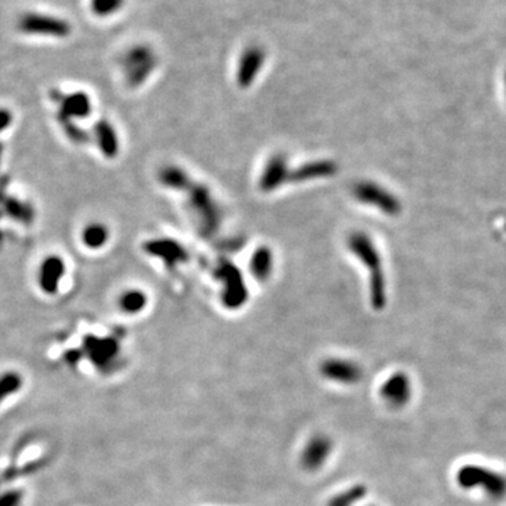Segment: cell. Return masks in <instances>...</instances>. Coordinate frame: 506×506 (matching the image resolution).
<instances>
[{
  "instance_id": "cell-5",
  "label": "cell",
  "mask_w": 506,
  "mask_h": 506,
  "mask_svg": "<svg viewBox=\"0 0 506 506\" xmlns=\"http://www.w3.org/2000/svg\"><path fill=\"white\" fill-rule=\"evenodd\" d=\"M83 351L91 359V362L99 369H107L117 358L120 352L118 342L112 336H86L83 342Z\"/></svg>"
},
{
  "instance_id": "cell-11",
  "label": "cell",
  "mask_w": 506,
  "mask_h": 506,
  "mask_svg": "<svg viewBox=\"0 0 506 506\" xmlns=\"http://www.w3.org/2000/svg\"><path fill=\"white\" fill-rule=\"evenodd\" d=\"M82 243L91 250L103 249L110 240V229L100 221H92L82 229Z\"/></svg>"
},
{
  "instance_id": "cell-16",
  "label": "cell",
  "mask_w": 506,
  "mask_h": 506,
  "mask_svg": "<svg viewBox=\"0 0 506 506\" xmlns=\"http://www.w3.org/2000/svg\"><path fill=\"white\" fill-rule=\"evenodd\" d=\"M124 5V0H91L92 10L96 16L107 17L118 12Z\"/></svg>"
},
{
  "instance_id": "cell-17",
  "label": "cell",
  "mask_w": 506,
  "mask_h": 506,
  "mask_svg": "<svg viewBox=\"0 0 506 506\" xmlns=\"http://www.w3.org/2000/svg\"><path fill=\"white\" fill-rule=\"evenodd\" d=\"M61 127L63 128L66 137L75 142V144H86L89 142V135L86 134V131L82 130L80 127H77L73 121H68V120H58Z\"/></svg>"
},
{
  "instance_id": "cell-14",
  "label": "cell",
  "mask_w": 506,
  "mask_h": 506,
  "mask_svg": "<svg viewBox=\"0 0 506 506\" xmlns=\"http://www.w3.org/2000/svg\"><path fill=\"white\" fill-rule=\"evenodd\" d=\"M159 182L169 189H185L189 183L186 174L176 166H166L159 174Z\"/></svg>"
},
{
  "instance_id": "cell-12",
  "label": "cell",
  "mask_w": 506,
  "mask_h": 506,
  "mask_svg": "<svg viewBox=\"0 0 506 506\" xmlns=\"http://www.w3.org/2000/svg\"><path fill=\"white\" fill-rule=\"evenodd\" d=\"M0 206L3 208V213L9 217L13 218L15 221L19 222H24V224H31L34 220V210L31 207V204L22 201L16 197H6L2 196L0 197Z\"/></svg>"
},
{
  "instance_id": "cell-6",
  "label": "cell",
  "mask_w": 506,
  "mask_h": 506,
  "mask_svg": "<svg viewBox=\"0 0 506 506\" xmlns=\"http://www.w3.org/2000/svg\"><path fill=\"white\" fill-rule=\"evenodd\" d=\"M321 373L325 378L341 384H355L362 377L360 367L349 360L329 359L322 363Z\"/></svg>"
},
{
  "instance_id": "cell-21",
  "label": "cell",
  "mask_w": 506,
  "mask_h": 506,
  "mask_svg": "<svg viewBox=\"0 0 506 506\" xmlns=\"http://www.w3.org/2000/svg\"><path fill=\"white\" fill-rule=\"evenodd\" d=\"M2 156H3V144L0 142V163H2Z\"/></svg>"
},
{
  "instance_id": "cell-19",
  "label": "cell",
  "mask_w": 506,
  "mask_h": 506,
  "mask_svg": "<svg viewBox=\"0 0 506 506\" xmlns=\"http://www.w3.org/2000/svg\"><path fill=\"white\" fill-rule=\"evenodd\" d=\"M13 123V113L8 109H0V132L6 131Z\"/></svg>"
},
{
  "instance_id": "cell-3",
  "label": "cell",
  "mask_w": 506,
  "mask_h": 506,
  "mask_svg": "<svg viewBox=\"0 0 506 506\" xmlns=\"http://www.w3.org/2000/svg\"><path fill=\"white\" fill-rule=\"evenodd\" d=\"M66 275V263L62 256L51 253L45 256L37 273V283L40 290L47 296H55L59 291L61 283Z\"/></svg>"
},
{
  "instance_id": "cell-1",
  "label": "cell",
  "mask_w": 506,
  "mask_h": 506,
  "mask_svg": "<svg viewBox=\"0 0 506 506\" xmlns=\"http://www.w3.org/2000/svg\"><path fill=\"white\" fill-rule=\"evenodd\" d=\"M123 76L130 88L144 84L155 68V55L145 45L130 48L120 61Z\"/></svg>"
},
{
  "instance_id": "cell-15",
  "label": "cell",
  "mask_w": 506,
  "mask_h": 506,
  "mask_svg": "<svg viewBox=\"0 0 506 506\" xmlns=\"http://www.w3.org/2000/svg\"><path fill=\"white\" fill-rule=\"evenodd\" d=\"M23 380L17 373H6L0 377V404L22 388Z\"/></svg>"
},
{
  "instance_id": "cell-18",
  "label": "cell",
  "mask_w": 506,
  "mask_h": 506,
  "mask_svg": "<svg viewBox=\"0 0 506 506\" xmlns=\"http://www.w3.org/2000/svg\"><path fill=\"white\" fill-rule=\"evenodd\" d=\"M22 492L20 491H9L0 495V506H19L22 502Z\"/></svg>"
},
{
  "instance_id": "cell-20",
  "label": "cell",
  "mask_w": 506,
  "mask_h": 506,
  "mask_svg": "<svg viewBox=\"0 0 506 506\" xmlns=\"http://www.w3.org/2000/svg\"><path fill=\"white\" fill-rule=\"evenodd\" d=\"M83 356V352L82 351H77V349H73V351H69L66 355H65V360L69 363V365H76L80 362Z\"/></svg>"
},
{
  "instance_id": "cell-13",
  "label": "cell",
  "mask_w": 506,
  "mask_h": 506,
  "mask_svg": "<svg viewBox=\"0 0 506 506\" xmlns=\"http://www.w3.org/2000/svg\"><path fill=\"white\" fill-rule=\"evenodd\" d=\"M117 302L123 312L128 315H135L145 309L148 304V297L139 289H127L121 291Z\"/></svg>"
},
{
  "instance_id": "cell-10",
  "label": "cell",
  "mask_w": 506,
  "mask_h": 506,
  "mask_svg": "<svg viewBox=\"0 0 506 506\" xmlns=\"http://www.w3.org/2000/svg\"><path fill=\"white\" fill-rule=\"evenodd\" d=\"M330 452L332 442L326 436H315L305 446L301 456V463L307 470H316L326 461Z\"/></svg>"
},
{
  "instance_id": "cell-8",
  "label": "cell",
  "mask_w": 506,
  "mask_h": 506,
  "mask_svg": "<svg viewBox=\"0 0 506 506\" xmlns=\"http://www.w3.org/2000/svg\"><path fill=\"white\" fill-rule=\"evenodd\" d=\"M381 397L388 405L394 408L404 406L411 398V383L408 377L402 373L392 374L383 384Z\"/></svg>"
},
{
  "instance_id": "cell-9",
  "label": "cell",
  "mask_w": 506,
  "mask_h": 506,
  "mask_svg": "<svg viewBox=\"0 0 506 506\" xmlns=\"http://www.w3.org/2000/svg\"><path fill=\"white\" fill-rule=\"evenodd\" d=\"M93 134L98 146L100 152L105 155V158L107 159L117 158L120 152V139L116 127L109 120L102 118L95 124Z\"/></svg>"
},
{
  "instance_id": "cell-7",
  "label": "cell",
  "mask_w": 506,
  "mask_h": 506,
  "mask_svg": "<svg viewBox=\"0 0 506 506\" xmlns=\"http://www.w3.org/2000/svg\"><path fill=\"white\" fill-rule=\"evenodd\" d=\"M144 250L151 256L162 259L169 268L183 262L186 253L183 247L172 239H152L144 243Z\"/></svg>"
},
{
  "instance_id": "cell-4",
  "label": "cell",
  "mask_w": 506,
  "mask_h": 506,
  "mask_svg": "<svg viewBox=\"0 0 506 506\" xmlns=\"http://www.w3.org/2000/svg\"><path fill=\"white\" fill-rule=\"evenodd\" d=\"M54 100L58 103V120H82L92 114V100L88 93L73 92L63 95L59 92L54 93Z\"/></svg>"
},
{
  "instance_id": "cell-2",
  "label": "cell",
  "mask_w": 506,
  "mask_h": 506,
  "mask_svg": "<svg viewBox=\"0 0 506 506\" xmlns=\"http://www.w3.org/2000/svg\"><path fill=\"white\" fill-rule=\"evenodd\" d=\"M19 29L22 33L29 36H43L54 38H65L70 33V26L65 20L40 13L24 15L19 22Z\"/></svg>"
}]
</instances>
